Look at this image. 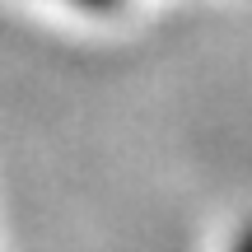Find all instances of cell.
Wrapping results in <instances>:
<instances>
[{"label":"cell","mask_w":252,"mask_h":252,"mask_svg":"<svg viewBox=\"0 0 252 252\" xmlns=\"http://www.w3.org/2000/svg\"><path fill=\"white\" fill-rule=\"evenodd\" d=\"M84 5H108V0H84Z\"/></svg>","instance_id":"7a4b0ae2"},{"label":"cell","mask_w":252,"mask_h":252,"mask_svg":"<svg viewBox=\"0 0 252 252\" xmlns=\"http://www.w3.org/2000/svg\"><path fill=\"white\" fill-rule=\"evenodd\" d=\"M234 252H252V224L243 229V234H238V243H234Z\"/></svg>","instance_id":"6da1fadb"}]
</instances>
